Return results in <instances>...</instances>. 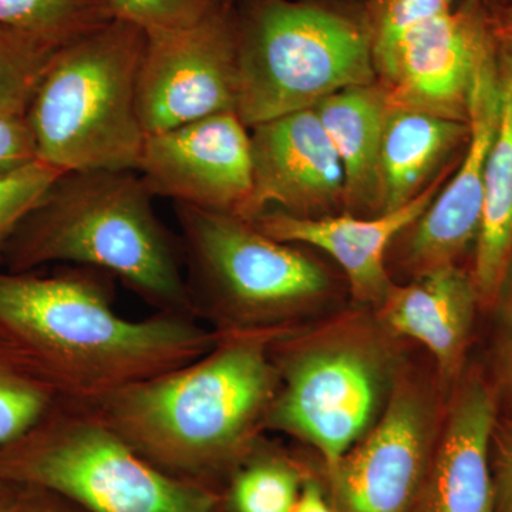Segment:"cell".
I'll return each mask as SVG.
<instances>
[{"instance_id":"6da1fadb","label":"cell","mask_w":512,"mask_h":512,"mask_svg":"<svg viewBox=\"0 0 512 512\" xmlns=\"http://www.w3.org/2000/svg\"><path fill=\"white\" fill-rule=\"evenodd\" d=\"M114 276L66 265L52 274L0 268V329L29 357L60 399L89 402L187 365L218 333L191 316L124 318Z\"/></svg>"},{"instance_id":"7a4b0ae2","label":"cell","mask_w":512,"mask_h":512,"mask_svg":"<svg viewBox=\"0 0 512 512\" xmlns=\"http://www.w3.org/2000/svg\"><path fill=\"white\" fill-rule=\"evenodd\" d=\"M275 332L218 333L187 365L83 403L168 476L224 494L279 387Z\"/></svg>"},{"instance_id":"3957f363","label":"cell","mask_w":512,"mask_h":512,"mask_svg":"<svg viewBox=\"0 0 512 512\" xmlns=\"http://www.w3.org/2000/svg\"><path fill=\"white\" fill-rule=\"evenodd\" d=\"M153 198L137 171L60 174L13 232L2 269L86 266L120 279L157 312L195 318L177 247Z\"/></svg>"},{"instance_id":"277c9868","label":"cell","mask_w":512,"mask_h":512,"mask_svg":"<svg viewBox=\"0 0 512 512\" xmlns=\"http://www.w3.org/2000/svg\"><path fill=\"white\" fill-rule=\"evenodd\" d=\"M144 45L146 30L114 18L57 50L26 113L36 160L62 173L137 170Z\"/></svg>"},{"instance_id":"5b68a950","label":"cell","mask_w":512,"mask_h":512,"mask_svg":"<svg viewBox=\"0 0 512 512\" xmlns=\"http://www.w3.org/2000/svg\"><path fill=\"white\" fill-rule=\"evenodd\" d=\"M237 114L248 128L376 83L362 9L254 0L237 13Z\"/></svg>"},{"instance_id":"8992f818","label":"cell","mask_w":512,"mask_h":512,"mask_svg":"<svg viewBox=\"0 0 512 512\" xmlns=\"http://www.w3.org/2000/svg\"><path fill=\"white\" fill-rule=\"evenodd\" d=\"M0 477L55 491L89 512H228L224 494L158 470L73 400H57L0 448Z\"/></svg>"},{"instance_id":"52a82bcc","label":"cell","mask_w":512,"mask_h":512,"mask_svg":"<svg viewBox=\"0 0 512 512\" xmlns=\"http://www.w3.org/2000/svg\"><path fill=\"white\" fill-rule=\"evenodd\" d=\"M192 312L212 332H271L328 289L326 272L292 244L234 214L174 204Z\"/></svg>"},{"instance_id":"ba28073f","label":"cell","mask_w":512,"mask_h":512,"mask_svg":"<svg viewBox=\"0 0 512 512\" xmlns=\"http://www.w3.org/2000/svg\"><path fill=\"white\" fill-rule=\"evenodd\" d=\"M376 84L389 104L468 120L478 63L495 46L480 0H366Z\"/></svg>"},{"instance_id":"9c48e42d","label":"cell","mask_w":512,"mask_h":512,"mask_svg":"<svg viewBox=\"0 0 512 512\" xmlns=\"http://www.w3.org/2000/svg\"><path fill=\"white\" fill-rule=\"evenodd\" d=\"M237 13L222 9L184 29L148 30L137 79L147 136L237 111Z\"/></svg>"},{"instance_id":"30bf717a","label":"cell","mask_w":512,"mask_h":512,"mask_svg":"<svg viewBox=\"0 0 512 512\" xmlns=\"http://www.w3.org/2000/svg\"><path fill=\"white\" fill-rule=\"evenodd\" d=\"M282 365L266 427L311 444L332 473L372 420L379 369L353 348L309 350L286 357Z\"/></svg>"},{"instance_id":"8fae6325","label":"cell","mask_w":512,"mask_h":512,"mask_svg":"<svg viewBox=\"0 0 512 512\" xmlns=\"http://www.w3.org/2000/svg\"><path fill=\"white\" fill-rule=\"evenodd\" d=\"M137 173L153 197L241 217L252 190L251 133L237 111L150 134Z\"/></svg>"},{"instance_id":"7c38bea8","label":"cell","mask_w":512,"mask_h":512,"mask_svg":"<svg viewBox=\"0 0 512 512\" xmlns=\"http://www.w3.org/2000/svg\"><path fill=\"white\" fill-rule=\"evenodd\" d=\"M501 114L500 56L495 43L478 63L468 106V140L456 173L413 225L407 262L417 274L456 264L476 244L484 202V175Z\"/></svg>"},{"instance_id":"4fadbf2b","label":"cell","mask_w":512,"mask_h":512,"mask_svg":"<svg viewBox=\"0 0 512 512\" xmlns=\"http://www.w3.org/2000/svg\"><path fill=\"white\" fill-rule=\"evenodd\" d=\"M252 190L241 218L269 208L318 217L345 204V171L315 109L295 111L249 128Z\"/></svg>"},{"instance_id":"5bb4252c","label":"cell","mask_w":512,"mask_h":512,"mask_svg":"<svg viewBox=\"0 0 512 512\" xmlns=\"http://www.w3.org/2000/svg\"><path fill=\"white\" fill-rule=\"evenodd\" d=\"M427 414L419 399L397 393L365 443L329 473L336 512H414L429 470Z\"/></svg>"},{"instance_id":"9a60e30c","label":"cell","mask_w":512,"mask_h":512,"mask_svg":"<svg viewBox=\"0 0 512 512\" xmlns=\"http://www.w3.org/2000/svg\"><path fill=\"white\" fill-rule=\"evenodd\" d=\"M443 178L446 174L441 173L403 207L372 218L355 215L296 217L274 210L264 212L252 222L268 237L326 252L348 275L357 298L382 305L393 288L384 266L387 248L394 238L412 228L429 208Z\"/></svg>"},{"instance_id":"2e32d148","label":"cell","mask_w":512,"mask_h":512,"mask_svg":"<svg viewBox=\"0 0 512 512\" xmlns=\"http://www.w3.org/2000/svg\"><path fill=\"white\" fill-rule=\"evenodd\" d=\"M495 403L481 380L464 384L448 416L414 512H497L490 440Z\"/></svg>"},{"instance_id":"e0dca14e","label":"cell","mask_w":512,"mask_h":512,"mask_svg":"<svg viewBox=\"0 0 512 512\" xmlns=\"http://www.w3.org/2000/svg\"><path fill=\"white\" fill-rule=\"evenodd\" d=\"M480 303L473 275L456 264L417 274L390 289L382 305L387 326L430 350L441 375H457Z\"/></svg>"},{"instance_id":"ac0fdd59","label":"cell","mask_w":512,"mask_h":512,"mask_svg":"<svg viewBox=\"0 0 512 512\" xmlns=\"http://www.w3.org/2000/svg\"><path fill=\"white\" fill-rule=\"evenodd\" d=\"M467 140L466 121L389 104L377 160L373 211L383 214L414 200L448 158L466 147Z\"/></svg>"},{"instance_id":"d6986e66","label":"cell","mask_w":512,"mask_h":512,"mask_svg":"<svg viewBox=\"0 0 512 512\" xmlns=\"http://www.w3.org/2000/svg\"><path fill=\"white\" fill-rule=\"evenodd\" d=\"M501 114L484 175L473 275L480 303L494 305L512 265V63L500 52Z\"/></svg>"},{"instance_id":"ffe728a7","label":"cell","mask_w":512,"mask_h":512,"mask_svg":"<svg viewBox=\"0 0 512 512\" xmlns=\"http://www.w3.org/2000/svg\"><path fill=\"white\" fill-rule=\"evenodd\" d=\"M345 171V204L373 210L376 170L389 101L376 83L330 94L315 107Z\"/></svg>"},{"instance_id":"44dd1931","label":"cell","mask_w":512,"mask_h":512,"mask_svg":"<svg viewBox=\"0 0 512 512\" xmlns=\"http://www.w3.org/2000/svg\"><path fill=\"white\" fill-rule=\"evenodd\" d=\"M305 478L291 458L256 446L225 485V507L228 512H292Z\"/></svg>"},{"instance_id":"7402d4cb","label":"cell","mask_w":512,"mask_h":512,"mask_svg":"<svg viewBox=\"0 0 512 512\" xmlns=\"http://www.w3.org/2000/svg\"><path fill=\"white\" fill-rule=\"evenodd\" d=\"M59 399L29 357L0 329V448L32 429Z\"/></svg>"},{"instance_id":"603a6c76","label":"cell","mask_w":512,"mask_h":512,"mask_svg":"<svg viewBox=\"0 0 512 512\" xmlns=\"http://www.w3.org/2000/svg\"><path fill=\"white\" fill-rule=\"evenodd\" d=\"M114 19L106 0H0V28L67 45Z\"/></svg>"},{"instance_id":"cb8c5ba5","label":"cell","mask_w":512,"mask_h":512,"mask_svg":"<svg viewBox=\"0 0 512 512\" xmlns=\"http://www.w3.org/2000/svg\"><path fill=\"white\" fill-rule=\"evenodd\" d=\"M59 49L39 37L0 28V119L26 116Z\"/></svg>"},{"instance_id":"d4e9b609","label":"cell","mask_w":512,"mask_h":512,"mask_svg":"<svg viewBox=\"0 0 512 512\" xmlns=\"http://www.w3.org/2000/svg\"><path fill=\"white\" fill-rule=\"evenodd\" d=\"M60 174L62 171L35 160L0 175V268L13 232Z\"/></svg>"},{"instance_id":"484cf974","label":"cell","mask_w":512,"mask_h":512,"mask_svg":"<svg viewBox=\"0 0 512 512\" xmlns=\"http://www.w3.org/2000/svg\"><path fill=\"white\" fill-rule=\"evenodd\" d=\"M114 18L146 30L184 29L222 9L225 0H106Z\"/></svg>"},{"instance_id":"4316f807","label":"cell","mask_w":512,"mask_h":512,"mask_svg":"<svg viewBox=\"0 0 512 512\" xmlns=\"http://www.w3.org/2000/svg\"><path fill=\"white\" fill-rule=\"evenodd\" d=\"M35 160V143L26 116L0 119V175Z\"/></svg>"},{"instance_id":"83f0119b","label":"cell","mask_w":512,"mask_h":512,"mask_svg":"<svg viewBox=\"0 0 512 512\" xmlns=\"http://www.w3.org/2000/svg\"><path fill=\"white\" fill-rule=\"evenodd\" d=\"M13 512H89L82 505L74 503L70 498L36 487V485H22L18 505Z\"/></svg>"},{"instance_id":"f1b7e54d","label":"cell","mask_w":512,"mask_h":512,"mask_svg":"<svg viewBox=\"0 0 512 512\" xmlns=\"http://www.w3.org/2000/svg\"><path fill=\"white\" fill-rule=\"evenodd\" d=\"M494 490L497 512H512V436L498 456Z\"/></svg>"},{"instance_id":"f546056e","label":"cell","mask_w":512,"mask_h":512,"mask_svg":"<svg viewBox=\"0 0 512 512\" xmlns=\"http://www.w3.org/2000/svg\"><path fill=\"white\" fill-rule=\"evenodd\" d=\"M488 9L498 52L512 63V5L490 2Z\"/></svg>"},{"instance_id":"4dcf8cb0","label":"cell","mask_w":512,"mask_h":512,"mask_svg":"<svg viewBox=\"0 0 512 512\" xmlns=\"http://www.w3.org/2000/svg\"><path fill=\"white\" fill-rule=\"evenodd\" d=\"M494 305L500 308V318L503 319L505 360H507L508 380H510L512 392V265Z\"/></svg>"},{"instance_id":"1f68e13d","label":"cell","mask_w":512,"mask_h":512,"mask_svg":"<svg viewBox=\"0 0 512 512\" xmlns=\"http://www.w3.org/2000/svg\"><path fill=\"white\" fill-rule=\"evenodd\" d=\"M292 512H336L325 491L313 477L306 476Z\"/></svg>"},{"instance_id":"d6a6232c","label":"cell","mask_w":512,"mask_h":512,"mask_svg":"<svg viewBox=\"0 0 512 512\" xmlns=\"http://www.w3.org/2000/svg\"><path fill=\"white\" fill-rule=\"evenodd\" d=\"M22 485L0 477V512H13L18 505Z\"/></svg>"},{"instance_id":"836d02e7","label":"cell","mask_w":512,"mask_h":512,"mask_svg":"<svg viewBox=\"0 0 512 512\" xmlns=\"http://www.w3.org/2000/svg\"><path fill=\"white\" fill-rule=\"evenodd\" d=\"M238 2L239 0H225V6H227V8L229 9H232L235 8V6H237Z\"/></svg>"},{"instance_id":"e575fe53","label":"cell","mask_w":512,"mask_h":512,"mask_svg":"<svg viewBox=\"0 0 512 512\" xmlns=\"http://www.w3.org/2000/svg\"><path fill=\"white\" fill-rule=\"evenodd\" d=\"M491 2L508 3V5H512V0H491Z\"/></svg>"},{"instance_id":"d590c367","label":"cell","mask_w":512,"mask_h":512,"mask_svg":"<svg viewBox=\"0 0 512 512\" xmlns=\"http://www.w3.org/2000/svg\"><path fill=\"white\" fill-rule=\"evenodd\" d=\"M480 2L490 3V2H491V0H480Z\"/></svg>"}]
</instances>
